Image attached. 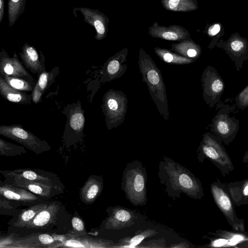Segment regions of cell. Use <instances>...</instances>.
Here are the masks:
<instances>
[{
	"instance_id": "24",
	"label": "cell",
	"mask_w": 248,
	"mask_h": 248,
	"mask_svg": "<svg viewBox=\"0 0 248 248\" xmlns=\"http://www.w3.org/2000/svg\"><path fill=\"white\" fill-rule=\"evenodd\" d=\"M59 68L55 67L51 72H43L39 77V78L32 92V100L35 104L39 102L44 92L54 81L59 73Z\"/></svg>"
},
{
	"instance_id": "41",
	"label": "cell",
	"mask_w": 248,
	"mask_h": 248,
	"mask_svg": "<svg viewBox=\"0 0 248 248\" xmlns=\"http://www.w3.org/2000/svg\"><path fill=\"white\" fill-rule=\"evenodd\" d=\"M242 162L244 163L248 164V165H247L246 166L248 167V151H247L244 154L243 157Z\"/></svg>"
},
{
	"instance_id": "29",
	"label": "cell",
	"mask_w": 248,
	"mask_h": 248,
	"mask_svg": "<svg viewBox=\"0 0 248 248\" xmlns=\"http://www.w3.org/2000/svg\"><path fill=\"white\" fill-rule=\"evenodd\" d=\"M4 80L12 87L25 92H32L34 86L27 80L7 75H0Z\"/></svg>"
},
{
	"instance_id": "11",
	"label": "cell",
	"mask_w": 248,
	"mask_h": 248,
	"mask_svg": "<svg viewBox=\"0 0 248 248\" xmlns=\"http://www.w3.org/2000/svg\"><path fill=\"white\" fill-rule=\"evenodd\" d=\"M107 211L106 229L118 230L129 227L135 224L138 218L136 211L119 205L109 207Z\"/></svg>"
},
{
	"instance_id": "26",
	"label": "cell",
	"mask_w": 248,
	"mask_h": 248,
	"mask_svg": "<svg viewBox=\"0 0 248 248\" xmlns=\"http://www.w3.org/2000/svg\"><path fill=\"white\" fill-rule=\"evenodd\" d=\"M85 123V118L80 104H74L70 107V111L67 117L66 128H70L77 134L82 132Z\"/></svg>"
},
{
	"instance_id": "13",
	"label": "cell",
	"mask_w": 248,
	"mask_h": 248,
	"mask_svg": "<svg viewBox=\"0 0 248 248\" xmlns=\"http://www.w3.org/2000/svg\"><path fill=\"white\" fill-rule=\"evenodd\" d=\"M7 75L22 78L35 86L36 82L33 78L26 70L15 52L12 57H10L3 49L0 52V75Z\"/></svg>"
},
{
	"instance_id": "18",
	"label": "cell",
	"mask_w": 248,
	"mask_h": 248,
	"mask_svg": "<svg viewBox=\"0 0 248 248\" xmlns=\"http://www.w3.org/2000/svg\"><path fill=\"white\" fill-rule=\"evenodd\" d=\"M60 208L58 202L51 203L38 213L25 227L27 229H39L50 225L54 222Z\"/></svg>"
},
{
	"instance_id": "33",
	"label": "cell",
	"mask_w": 248,
	"mask_h": 248,
	"mask_svg": "<svg viewBox=\"0 0 248 248\" xmlns=\"http://www.w3.org/2000/svg\"><path fill=\"white\" fill-rule=\"evenodd\" d=\"M138 248H166V240L164 239L152 240L148 241H142Z\"/></svg>"
},
{
	"instance_id": "8",
	"label": "cell",
	"mask_w": 248,
	"mask_h": 248,
	"mask_svg": "<svg viewBox=\"0 0 248 248\" xmlns=\"http://www.w3.org/2000/svg\"><path fill=\"white\" fill-rule=\"evenodd\" d=\"M0 134L20 143L36 154H40L50 150V146L41 140L31 132L24 129L21 125H2L0 126Z\"/></svg>"
},
{
	"instance_id": "25",
	"label": "cell",
	"mask_w": 248,
	"mask_h": 248,
	"mask_svg": "<svg viewBox=\"0 0 248 248\" xmlns=\"http://www.w3.org/2000/svg\"><path fill=\"white\" fill-rule=\"evenodd\" d=\"M158 232L155 229L140 230L131 236L120 239L115 244L114 248H136L145 239L155 236Z\"/></svg>"
},
{
	"instance_id": "28",
	"label": "cell",
	"mask_w": 248,
	"mask_h": 248,
	"mask_svg": "<svg viewBox=\"0 0 248 248\" xmlns=\"http://www.w3.org/2000/svg\"><path fill=\"white\" fill-rule=\"evenodd\" d=\"M26 0H8V19L11 27L24 13Z\"/></svg>"
},
{
	"instance_id": "14",
	"label": "cell",
	"mask_w": 248,
	"mask_h": 248,
	"mask_svg": "<svg viewBox=\"0 0 248 248\" xmlns=\"http://www.w3.org/2000/svg\"><path fill=\"white\" fill-rule=\"evenodd\" d=\"M6 179L7 181L6 183L24 188L43 198L50 199L63 192V186L16 178H7Z\"/></svg>"
},
{
	"instance_id": "7",
	"label": "cell",
	"mask_w": 248,
	"mask_h": 248,
	"mask_svg": "<svg viewBox=\"0 0 248 248\" xmlns=\"http://www.w3.org/2000/svg\"><path fill=\"white\" fill-rule=\"evenodd\" d=\"M231 110L230 105H221L212 119L211 124L208 125L211 132L226 145L233 140L239 129V121L234 117L230 116Z\"/></svg>"
},
{
	"instance_id": "19",
	"label": "cell",
	"mask_w": 248,
	"mask_h": 248,
	"mask_svg": "<svg viewBox=\"0 0 248 248\" xmlns=\"http://www.w3.org/2000/svg\"><path fill=\"white\" fill-rule=\"evenodd\" d=\"M0 194L6 199L18 202H33L40 200V196L24 188L6 183L0 186Z\"/></svg>"
},
{
	"instance_id": "30",
	"label": "cell",
	"mask_w": 248,
	"mask_h": 248,
	"mask_svg": "<svg viewBox=\"0 0 248 248\" xmlns=\"http://www.w3.org/2000/svg\"><path fill=\"white\" fill-rule=\"evenodd\" d=\"M160 58L164 62L171 64L184 65L193 63L195 60L187 58L174 55L169 52L156 51Z\"/></svg>"
},
{
	"instance_id": "4",
	"label": "cell",
	"mask_w": 248,
	"mask_h": 248,
	"mask_svg": "<svg viewBox=\"0 0 248 248\" xmlns=\"http://www.w3.org/2000/svg\"><path fill=\"white\" fill-rule=\"evenodd\" d=\"M197 159L202 163L204 159L210 160L225 177L234 169L233 163L222 144V140L211 132L202 135L197 149Z\"/></svg>"
},
{
	"instance_id": "22",
	"label": "cell",
	"mask_w": 248,
	"mask_h": 248,
	"mask_svg": "<svg viewBox=\"0 0 248 248\" xmlns=\"http://www.w3.org/2000/svg\"><path fill=\"white\" fill-rule=\"evenodd\" d=\"M0 93L4 99L16 104H29L32 100L31 94L12 87L0 76Z\"/></svg>"
},
{
	"instance_id": "20",
	"label": "cell",
	"mask_w": 248,
	"mask_h": 248,
	"mask_svg": "<svg viewBox=\"0 0 248 248\" xmlns=\"http://www.w3.org/2000/svg\"><path fill=\"white\" fill-rule=\"evenodd\" d=\"M101 176L92 175L81 189L80 198L82 202L89 204L93 203L101 194L103 188Z\"/></svg>"
},
{
	"instance_id": "40",
	"label": "cell",
	"mask_w": 248,
	"mask_h": 248,
	"mask_svg": "<svg viewBox=\"0 0 248 248\" xmlns=\"http://www.w3.org/2000/svg\"><path fill=\"white\" fill-rule=\"evenodd\" d=\"M179 2L180 0H169L168 2L169 8L171 9L176 8L178 6Z\"/></svg>"
},
{
	"instance_id": "21",
	"label": "cell",
	"mask_w": 248,
	"mask_h": 248,
	"mask_svg": "<svg viewBox=\"0 0 248 248\" xmlns=\"http://www.w3.org/2000/svg\"><path fill=\"white\" fill-rule=\"evenodd\" d=\"M227 53L233 62L236 70L239 72L244 62L248 60V49L245 42L240 39L232 40L226 46Z\"/></svg>"
},
{
	"instance_id": "31",
	"label": "cell",
	"mask_w": 248,
	"mask_h": 248,
	"mask_svg": "<svg viewBox=\"0 0 248 248\" xmlns=\"http://www.w3.org/2000/svg\"><path fill=\"white\" fill-rule=\"evenodd\" d=\"M23 146L8 142L0 139V155L4 156H16L26 153Z\"/></svg>"
},
{
	"instance_id": "1",
	"label": "cell",
	"mask_w": 248,
	"mask_h": 248,
	"mask_svg": "<svg viewBox=\"0 0 248 248\" xmlns=\"http://www.w3.org/2000/svg\"><path fill=\"white\" fill-rule=\"evenodd\" d=\"M157 175L160 183L165 187V192L173 200L180 198L182 193L195 200H201L204 196L200 179L170 157L161 158Z\"/></svg>"
},
{
	"instance_id": "12",
	"label": "cell",
	"mask_w": 248,
	"mask_h": 248,
	"mask_svg": "<svg viewBox=\"0 0 248 248\" xmlns=\"http://www.w3.org/2000/svg\"><path fill=\"white\" fill-rule=\"evenodd\" d=\"M0 173L5 178H20L32 182L63 186L57 175L43 170L21 169L11 170H1Z\"/></svg>"
},
{
	"instance_id": "36",
	"label": "cell",
	"mask_w": 248,
	"mask_h": 248,
	"mask_svg": "<svg viewBox=\"0 0 248 248\" xmlns=\"http://www.w3.org/2000/svg\"><path fill=\"white\" fill-rule=\"evenodd\" d=\"M162 37L168 40H176L178 38V35L172 31H167L162 34Z\"/></svg>"
},
{
	"instance_id": "16",
	"label": "cell",
	"mask_w": 248,
	"mask_h": 248,
	"mask_svg": "<svg viewBox=\"0 0 248 248\" xmlns=\"http://www.w3.org/2000/svg\"><path fill=\"white\" fill-rule=\"evenodd\" d=\"M19 54L25 67L32 73L39 76L46 71L44 56L41 51L39 55L33 46L25 43Z\"/></svg>"
},
{
	"instance_id": "37",
	"label": "cell",
	"mask_w": 248,
	"mask_h": 248,
	"mask_svg": "<svg viewBox=\"0 0 248 248\" xmlns=\"http://www.w3.org/2000/svg\"><path fill=\"white\" fill-rule=\"evenodd\" d=\"M220 30V26L218 24H216L213 25L209 29V34L210 35L214 36L217 34Z\"/></svg>"
},
{
	"instance_id": "23",
	"label": "cell",
	"mask_w": 248,
	"mask_h": 248,
	"mask_svg": "<svg viewBox=\"0 0 248 248\" xmlns=\"http://www.w3.org/2000/svg\"><path fill=\"white\" fill-rule=\"evenodd\" d=\"M225 184L234 205L248 204V178Z\"/></svg>"
},
{
	"instance_id": "32",
	"label": "cell",
	"mask_w": 248,
	"mask_h": 248,
	"mask_svg": "<svg viewBox=\"0 0 248 248\" xmlns=\"http://www.w3.org/2000/svg\"><path fill=\"white\" fill-rule=\"evenodd\" d=\"M234 101L236 106L240 109L248 107V85L237 94Z\"/></svg>"
},
{
	"instance_id": "17",
	"label": "cell",
	"mask_w": 248,
	"mask_h": 248,
	"mask_svg": "<svg viewBox=\"0 0 248 248\" xmlns=\"http://www.w3.org/2000/svg\"><path fill=\"white\" fill-rule=\"evenodd\" d=\"M77 11L81 13L84 21L94 27L96 34L95 38L97 40L103 39L105 36L106 30L104 22V17L99 11L87 7H76L73 9L74 14Z\"/></svg>"
},
{
	"instance_id": "9",
	"label": "cell",
	"mask_w": 248,
	"mask_h": 248,
	"mask_svg": "<svg viewBox=\"0 0 248 248\" xmlns=\"http://www.w3.org/2000/svg\"><path fill=\"white\" fill-rule=\"evenodd\" d=\"M201 80L203 99L210 108H214L219 103L224 92V81L215 68L211 65L204 69Z\"/></svg>"
},
{
	"instance_id": "15",
	"label": "cell",
	"mask_w": 248,
	"mask_h": 248,
	"mask_svg": "<svg viewBox=\"0 0 248 248\" xmlns=\"http://www.w3.org/2000/svg\"><path fill=\"white\" fill-rule=\"evenodd\" d=\"M126 53H118L110 58L104 64L101 71L100 82H110L122 77L126 71Z\"/></svg>"
},
{
	"instance_id": "38",
	"label": "cell",
	"mask_w": 248,
	"mask_h": 248,
	"mask_svg": "<svg viewBox=\"0 0 248 248\" xmlns=\"http://www.w3.org/2000/svg\"><path fill=\"white\" fill-rule=\"evenodd\" d=\"M169 247L172 248H190L191 246L186 242H180L177 244H172L169 246Z\"/></svg>"
},
{
	"instance_id": "2",
	"label": "cell",
	"mask_w": 248,
	"mask_h": 248,
	"mask_svg": "<svg viewBox=\"0 0 248 248\" xmlns=\"http://www.w3.org/2000/svg\"><path fill=\"white\" fill-rule=\"evenodd\" d=\"M138 64L142 81L146 83L158 111L165 120H168L170 113L166 89L160 70L144 52H140Z\"/></svg>"
},
{
	"instance_id": "6",
	"label": "cell",
	"mask_w": 248,
	"mask_h": 248,
	"mask_svg": "<svg viewBox=\"0 0 248 248\" xmlns=\"http://www.w3.org/2000/svg\"><path fill=\"white\" fill-rule=\"evenodd\" d=\"M127 103L126 95L122 91L110 89L105 93L101 108L108 130L116 128L123 123Z\"/></svg>"
},
{
	"instance_id": "35",
	"label": "cell",
	"mask_w": 248,
	"mask_h": 248,
	"mask_svg": "<svg viewBox=\"0 0 248 248\" xmlns=\"http://www.w3.org/2000/svg\"><path fill=\"white\" fill-rule=\"evenodd\" d=\"M39 241L45 245H50L55 242V239L50 235L47 234H41L38 235Z\"/></svg>"
},
{
	"instance_id": "3",
	"label": "cell",
	"mask_w": 248,
	"mask_h": 248,
	"mask_svg": "<svg viewBox=\"0 0 248 248\" xmlns=\"http://www.w3.org/2000/svg\"><path fill=\"white\" fill-rule=\"evenodd\" d=\"M147 174L145 167L136 159L126 164L122 173L121 188L134 206L146 205Z\"/></svg>"
},
{
	"instance_id": "5",
	"label": "cell",
	"mask_w": 248,
	"mask_h": 248,
	"mask_svg": "<svg viewBox=\"0 0 248 248\" xmlns=\"http://www.w3.org/2000/svg\"><path fill=\"white\" fill-rule=\"evenodd\" d=\"M211 192L217 207L226 217L234 232L245 231L244 219L238 217L234 204L229 194L225 183L217 178L210 185Z\"/></svg>"
},
{
	"instance_id": "34",
	"label": "cell",
	"mask_w": 248,
	"mask_h": 248,
	"mask_svg": "<svg viewBox=\"0 0 248 248\" xmlns=\"http://www.w3.org/2000/svg\"><path fill=\"white\" fill-rule=\"evenodd\" d=\"M73 229L77 232L84 233L85 228L82 220L78 217H74L72 219Z\"/></svg>"
},
{
	"instance_id": "10",
	"label": "cell",
	"mask_w": 248,
	"mask_h": 248,
	"mask_svg": "<svg viewBox=\"0 0 248 248\" xmlns=\"http://www.w3.org/2000/svg\"><path fill=\"white\" fill-rule=\"evenodd\" d=\"M212 237L210 243L204 247L248 248V232H234L218 229L209 232Z\"/></svg>"
},
{
	"instance_id": "39",
	"label": "cell",
	"mask_w": 248,
	"mask_h": 248,
	"mask_svg": "<svg viewBox=\"0 0 248 248\" xmlns=\"http://www.w3.org/2000/svg\"><path fill=\"white\" fill-rule=\"evenodd\" d=\"M4 0H0V23L3 20L4 16Z\"/></svg>"
},
{
	"instance_id": "27",
	"label": "cell",
	"mask_w": 248,
	"mask_h": 248,
	"mask_svg": "<svg viewBox=\"0 0 248 248\" xmlns=\"http://www.w3.org/2000/svg\"><path fill=\"white\" fill-rule=\"evenodd\" d=\"M48 205L47 203H38L22 210L19 214L17 219L15 223V226L19 228L25 227L38 213Z\"/></svg>"
}]
</instances>
